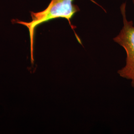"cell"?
I'll list each match as a JSON object with an SVG mask.
<instances>
[{
  "mask_svg": "<svg viewBox=\"0 0 134 134\" xmlns=\"http://www.w3.org/2000/svg\"><path fill=\"white\" fill-rule=\"evenodd\" d=\"M123 18V26L119 34L113 38L126 51L127 57L126 65L118 71L120 77L134 81V26L132 20H128L126 16V3L120 7Z\"/></svg>",
  "mask_w": 134,
  "mask_h": 134,
  "instance_id": "7a4b0ae2",
  "label": "cell"
},
{
  "mask_svg": "<svg viewBox=\"0 0 134 134\" xmlns=\"http://www.w3.org/2000/svg\"><path fill=\"white\" fill-rule=\"evenodd\" d=\"M131 84H132V86H133L134 88V81H132Z\"/></svg>",
  "mask_w": 134,
  "mask_h": 134,
  "instance_id": "3957f363",
  "label": "cell"
},
{
  "mask_svg": "<svg viewBox=\"0 0 134 134\" xmlns=\"http://www.w3.org/2000/svg\"><path fill=\"white\" fill-rule=\"evenodd\" d=\"M132 2H133V3H134V0H132Z\"/></svg>",
  "mask_w": 134,
  "mask_h": 134,
  "instance_id": "277c9868",
  "label": "cell"
},
{
  "mask_svg": "<svg viewBox=\"0 0 134 134\" xmlns=\"http://www.w3.org/2000/svg\"><path fill=\"white\" fill-rule=\"evenodd\" d=\"M74 0H51L48 6L44 10L37 12H30L31 20L30 21L16 20L17 24H22L29 29L32 61L34 60V37L36 29L43 23L61 18L67 20L73 29L71 20L74 15L80 10L79 7L74 4Z\"/></svg>",
  "mask_w": 134,
  "mask_h": 134,
  "instance_id": "6da1fadb",
  "label": "cell"
}]
</instances>
